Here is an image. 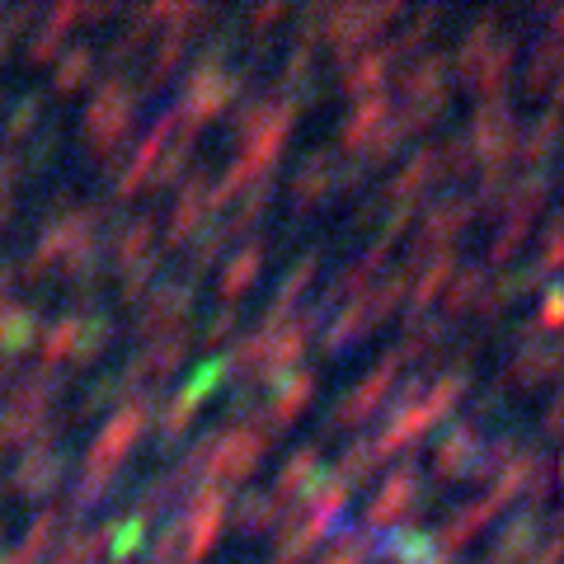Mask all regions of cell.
<instances>
[{"instance_id":"6da1fadb","label":"cell","mask_w":564,"mask_h":564,"mask_svg":"<svg viewBox=\"0 0 564 564\" xmlns=\"http://www.w3.org/2000/svg\"><path fill=\"white\" fill-rule=\"evenodd\" d=\"M254 263H259V250H245L240 259H236V273L226 278V292H236V288H245V278L254 273Z\"/></svg>"},{"instance_id":"7a4b0ae2","label":"cell","mask_w":564,"mask_h":564,"mask_svg":"<svg viewBox=\"0 0 564 564\" xmlns=\"http://www.w3.org/2000/svg\"><path fill=\"white\" fill-rule=\"evenodd\" d=\"M90 551H95V536H76V541H70L66 551H62L57 564H85V560H90Z\"/></svg>"},{"instance_id":"3957f363","label":"cell","mask_w":564,"mask_h":564,"mask_svg":"<svg viewBox=\"0 0 564 564\" xmlns=\"http://www.w3.org/2000/svg\"><path fill=\"white\" fill-rule=\"evenodd\" d=\"M90 66V52H76V57H66L62 62V85H70V80H80V70Z\"/></svg>"}]
</instances>
